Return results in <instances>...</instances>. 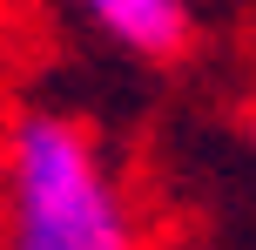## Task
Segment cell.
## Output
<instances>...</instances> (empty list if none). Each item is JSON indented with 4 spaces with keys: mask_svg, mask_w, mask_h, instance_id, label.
I'll use <instances>...</instances> for the list:
<instances>
[{
    "mask_svg": "<svg viewBox=\"0 0 256 250\" xmlns=\"http://www.w3.org/2000/svg\"><path fill=\"white\" fill-rule=\"evenodd\" d=\"M0 223L7 250H142L102 142L74 115L34 108L0 149Z\"/></svg>",
    "mask_w": 256,
    "mask_h": 250,
    "instance_id": "1",
    "label": "cell"
},
{
    "mask_svg": "<svg viewBox=\"0 0 256 250\" xmlns=\"http://www.w3.org/2000/svg\"><path fill=\"white\" fill-rule=\"evenodd\" d=\"M81 7L108 41H122L128 54H148V61H168L189 41V0H81Z\"/></svg>",
    "mask_w": 256,
    "mask_h": 250,
    "instance_id": "2",
    "label": "cell"
}]
</instances>
